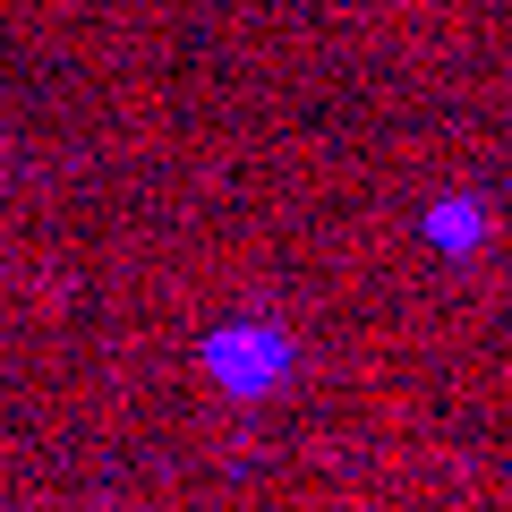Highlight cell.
Segmentation results:
<instances>
[{
  "mask_svg": "<svg viewBox=\"0 0 512 512\" xmlns=\"http://www.w3.org/2000/svg\"><path fill=\"white\" fill-rule=\"evenodd\" d=\"M205 376H214V393H231V402H274L282 384L299 376V333L274 325V316H231V325L205 333Z\"/></svg>",
  "mask_w": 512,
  "mask_h": 512,
  "instance_id": "6da1fadb",
  "label": "cell"
},
{
  "mask_svg": "<svg viewBox=\"0 0 512 512\" xmlns=\"http://www.w3.org/2000/svg\"><path fill=\"white\" fill-rule=\"evenodd\" d=\"M419 239H427L436 256H478V248L495 239V205L470 197V188H444V197L419 214Z\"/></svg>",
  "mask_w": 512,
  "mask_h": 512,
  "instance_id": "7a4b0ae2",
  "label": "cell"
}]
</instances>
